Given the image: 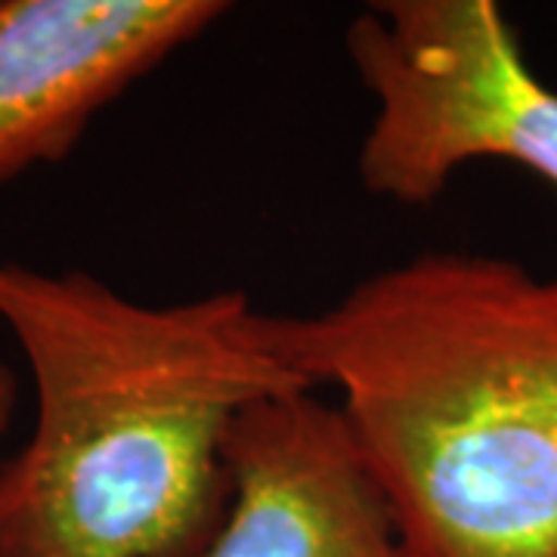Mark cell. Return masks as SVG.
Here are the masks:
<instances>
[{
  "mask_svg": "<svg viewBox=\"0 0 557 557\" xmlns=\"http://www.w3.org/2000/svg\"><path fill=\"white\" fill-rule=\"evenodd\" d=\"M226 461L230 511L193 557H409L338 406L317 391L245 409Z\"/></svg>",
  "mask_w": 557,
  "mask_h": 557,
  "instance_id": "5",
  "label": "cell"
},
{
  "mask_svg": "<svg viewBox=\"0 0 557 557\" xmlns=\"http://www.w3.org/2000/svg\"><path fill=\"white\" fill-rule=\"evenodd\" d=\"M375 100L359 143L366 193L437 201L471 161H511L557 189V90L530 69L496 0H379L344 32Z\"/></svg>",
  "mask_w": 557,
  "mask_h": 557,
  "instance_id": "3",
  "label": "cell"
},
{
  "mask_svg": "<svg viewBox=\"0 0 557 557\" xmlns=\"http://www.w3.org/2000/svg\"><path fill=\"white\" fill-rule=\"evenodd\" d=\"M267 341L338 412L409 557H557V276L424 251Z\"/></svg>",
  "mask_w": 557,
  "mask_h": 557,
  "instance_id": "2",
  "label": "cell"
},
{
  "mask_svg": "<svg viewBox=\"0 0 557 557\" xmlns=\"http://www.w3.org/2000/svg\"><path fill=\"white\" fill-rule=\"evenodd\" d=\"M0 322L35 384L0 461V557H193L230 511V431L313 391L245 288L143 304L84 270L0 258Z\"/></svg>",
  "mask_w": 557,
  "mask_h": 557,
  "instance_id": "1",
  "label": "cell"
},
{
  "mask_svg": "<svg viewBox=\"0 0 557 557\" xmlns=\"http://www.w3.org/2000/svg\"><path fill=\"white\" fill-rule=\"evenodd\" d=\"M13 406H16V379H13L10 366L0 359V437H3L7 428H10Z\"/></svg>",
  "mask_w": 557,
  "mask_h": 557,
  "instance_id": "6",
  "label": "cell"
},
{
  "mask_svg": "<svg viewBox=\"0 0 557 557\" xmlns=\"http://www.w3.org/2000/svg\"><path fill=\"white\" fill-rule=\"evenodd\" d=\"M226 13L223 0H0V183L69 159L106 106Z\"/></svg>",
  "mask_w": 557,
  "mask_h": 557,
  "instance_id": "4",
  "label": "cell"
}]
</instances>
